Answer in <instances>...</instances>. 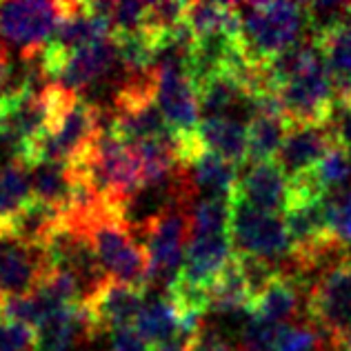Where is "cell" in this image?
Masks as SVG:
<instances>
[{"mask_svg": "<svg viewBox=\"0 0 351 351\" xmlns=\"http://www.w3.org/2000/svg\"><path fill=\"white\" fill-rule=\"evenodd\" d=\"M71 225L82 229L89 236L98 261L109 278H112V282L147 291L149 258H147L145 247L132 236L129 227L107 202L82 223Z\"/></svg>", "mask_w": 351, "mask_h": 351, "instance_id": "cell-1", "label": "cell"}, {"mask_svg": "<svg viewBox=\"0 0 351 351\" xmlns=\"http://www.w3.org/2000/svg\"><path fill=\"white\" fill-rule=\"evenodd\" d=\"M243 21V51L254 67H265L282 51L300 43L307 27L304 5L249 3L238 5Z\"/></svg>", "mask_w": 351, "mask_h": 351, "instance_id": "cell-2", "label": "cell"}, {"mask_svg": "<svg viewBox=\"0 0 351 351\" xmlns=\"http://www.w3.org/2000/svg\"><path fill=\"white\" fill-rule=\"evenodd\" d=\"M71 3H3L0 5V56L34 58L53 40Z\"/></svg>", "mask_w": 351, "mask_h": 351, "instance_id": "cell-3", "label": "cell"}, {"mask_svg": "<svg viewBox=\"0 0 351 351\" xmlns=\"http://www.w3.org/2000/svg\"><path fill=\"white\" fill-rule=\"evenodd\" d=\"M307 320L331 349L349 347L351 340V256L327 267L307 291Z\"/></svg>", "mask_w": 351, "mask_h": 351, "instance_id": "cell-4", "label": "cell"}, {"mask_svg": "<svg viewBox=\"0 0 351 351\" xmlns=\"http://www.w3.org/2000/svg\"><path fill=\"white\" fill-rule=\"evenodd\" d=\"M285 120L289 125H327L336 114L329 67L311 40L298 73L278 89Z\"/></svg>", "mask_w": 351, "mask_h": 351, "instance_id": "cell-5", "label": "cell"}, {"mask_svg": "<svg viewBox=\"0 0 351 351\" xmlns=\"http://www.w3.org/2000/svg\"><path fill=\"white\" fill-rule=\"evenodd\" d=\"M229 236H232L234 254L238 256L261 258L276 265L289 261L291 256V240L285 216L267 214L236 196L232 198Z\"/></svg>", "mask_w": 351, "mask_h": 351, "instance_id": "cell-6", "label": "cell"}, {"mask_svg": "<svg viewBox=\"0 0 351 351\" xmlns=\"http://www.w3.org/2000/svg\"><path fill=\"white\" fill-rule=\"evenodd\" d=\"M338 143L343 141L338 138L331 120L327 125H289L276 162L289 180L298 178L316 167L325 158V154Z\"/></svg>", "mask_w": 351, "mask_h": 351, "instance_id": "cell-7", "label": "cell"}, {"mask_svg": "<svg viewBox=\"0 0 351 351\" xmlns=\"http://www.w3.org/2000/svg\"><path fill=\"white\" fill-rule=\"evenodd\" d=\"M234 258V245L229 234L216 236H189L184 249V265L180 271L178 285L193 291L209 293L211 285Z\"/></svg>", "mask_w": 351, "mask_h": 351, "instance_id": "cell-8", "label": "cell"}, {"mask_svg": "<svg viewBox=\"0 0 351 351\" xmlns=\"http://www.w3.org/2000/svg\"><path fill=\"white\" fill-rule=\"evenodd\" d=\"M234 196L267 214H280L289 205V178L276 160L247 165Z\"/></svg>", "mask_w": 351, "mask_h": 351, "instance_id": "cell-9", "label": "cell"}, {"mask_svg": "<svg viewBox=\"0 0 351 351\" xmlns=\"http://www.w3.org/2000/svg\"><path fill=\"white\" fill-rule=\"evenodd\" d=\"M116 62L120 60H118V45L114 38L87 45V47L71 51L56 85L78 96V91L91 87L94 82L107 76L116 67Z\"/></svg>", "mask_w": 351, "mask_h": 351, "instance_id": "cell-10", "label": "cell"}, {"mask_svg": "<svg viewBox=\"0 0 351 351\" xmlns=\"http://www.w3.org/2000/svg\"><path fill=\"white\" fill-rule=\"evenodd\" d=\"M98 331L87 307H64L49 313L36 327V351H71L80 338H96Z\"/></svg>", "mask_w": 351, "mask_h": 351, "instance_id": "cell-11", "label": "cell"}, {"mask_svg": "<svg viewBox=\"0 0 351 351\" xmlns=\"http://www.w3.org/2000/svg\"><path fill=\"white\" fill-rule=\"evenodd\" d=\"M145 293L138 287H127V285L109 282L105 291L98 298L87 304L89 316L94 320L96 331H116L123 327H134L138 316L145 307Z\"/></svg>", "mask_w": 351, "mask_h": 351, "instance_id": "cell-12", "label": "cell"}, {"mask_svg": "<svg viewBox=\"0 0 351 351\" xmlns=\"http://www.w3.org/2000/svg\"><path fill=\"white\" fill-rule=\"evenodd\" d=\"M187 182L193 191V198H227L232 200L238 187V167L218 154L205 149L198 154L187 167Z\"/></svg>", "mask_w": 351, "mask_h": 351, "instance_id": "cell-13", "label": "cell"}, {"mask_svg": "<svg viewBox=\"0 0 351 351\" xmlns=\"http://www.w3.org/2000/svg\"><path fill=\"white\" fill-rule=\"evenodd\" d=\"M205 149L218 154L236 167L249 162V129L238 118H202L198 127Z\"/></svg>", "mask_w": 351, "mask_h": 351, "instance_id": "cell-14", "label": "cell"}, {"mask_svg": "<svg viewBox=\"0 0 351 351\" xmlns=\"http://www.w3.org/2000/svg\"><path fill=\"white\" fill-rule=\"evenodd\" d=\"M32 176V193L36 200L56 207L62 216L69 214L73 193H76V173L69 165L58 162H38L29 167Z\"/></svg>", "mask_w": 351, "mask_h": 351, "instance_id": "cell-15", "label": "cell"}, {"mask_svg": "<svg viewBox=\"0 0 351 351\" xmlns=\"http://www.w3.org/2000/svg\"><path fill=\"white\" fill-rule=\"evenodd\" d=\"M62 220H64V216L56 207L32 198L23 207L21 214L12 220V225L7 227V232L3 236H12L16 240H23L27 245L43 247L47 243V238L53 234V229H56Z\"/></svg>", "mask_w": 351, "mask_h": 351, "instance_id": "cell-16", "label": "cell"}, {"mask_svg": "<svg viewBox=\"0 0 351 351\" xmlns=\"http://www.w3.org/2000/svg\"><path fill=\"white\" fill-rule=\"evenodd\" d=\"M34 198L29 167L23 160H9L0 167V236L7 232L12 220Z\"/></svg>", "mask_w": 351, "mask_h": 351, "instance_id": "cell-17", "label": "cell"}, {"mask_svg": "<svg viewBox=\"0 0 351 351\" xmlns=\"http://www.w3.org/2000/svg\"><path fill=\"white\" fill-rule=\"evenodd\" d=\"M252 302L254 298H252V291H249L243 265H240V258L234 254V258L229 261L223 274L211 285L209 309H214L218 313H238V311L247 313L249 307H252Z\"/></svg>", "mask_w": 351, "mask_h": 351, "instance_id": "cell-18", "label": "cell"}, {"mask_svg": "<svg viewBox=\"0 0 351 351\" xmlns=\"http://www.w3.org/2000/svg\"><path fill=\"white\" fill-rule=\"evenodd\" d=\"M249 162H269L278 156L285 136H287L289 123L282 114L276 112H256L249 120Z\"/></svg>", "mask_w": 351, "mask_h": 351, "instance_id": "cell-19", "label": "cell"}, {"mask_svg": "<svg viewBox=\"0 0 351 351\" xmlns=\"http://www.w3.org/2000/svg\"><path fill=\"white\" fill-rule=\"evenodd\" d=\"M182 316L169 295H156L154 300L145 302L141 316L136 320V329L149 345L173 336L182 327Z\"/></svg>", "mask_w": 351, "mask_h": 351, "instance_id": "cell-20", "label": "cell"}, {"mask_svg": "<svg viewBox=\"0 0 351 351\" xmlns=\"http://www.w3.org/2000/svg\"><path fill=\"white\" fill-rule=\"evenodd\" d=\"M300 178L309 184L313 191H318L320 196H325L331 189L347 187L351 178V147L345 143H338L336 147L325 154L316 167L311 171L302 173Z\"/></svg>", "mask_w": 351, "mask_h": 351, "instance_id": "cell-21", "label": "cell"}, {"mask_svg": "<svg viewBox=\"0 0 351 351\" xmlns=\"http://www.w3.org/2000/svg\"><path fill=\"white\" fill-rule=\"evenodd\" d=\"M232 223V200L227 198H196L189 209V236L229 234Z\"/></svg>", "mask_w": 351, "mask_h": 351, "instance_id": "cell-22", "label": "cell"}, {"mask_svg": "<svg viewBox=\"0 0 351 351\" xmlns=\"http://www.w3.org/2000/svg\"><path fill=\"white\" fill-rule=\"evenodd\" d=\"M325 58L331 78L351 80V18L334 32L313 40Z\"/></svg>", "mask_w": 351, "mask_h": 351, "instance_id": "cell-23", "label": "cell"}, {"mask_svg": "<svg viewBox=\"0 0 351 351\" xmlns=\"http://www.w3.org/2000/svg\"><path fill=\"white\" fill-rule=\"evenodd\" d=\"M329 234L343 247L351 245V184L331 189L322 196Z\"/></svg>", "mask_w": 351, "mask_h": 351, "instance_id": "cell-24", "label": "cell"}, {"mask_svg": "<svg viewBox=\"0 0 351 351\" xmlns=\"http://www.w3.org/2000/svg\"><path fill=\"white\" fill-rule=\"evenodd\" d=\"M304 18L311 40H318L349 21L351 3H309L304 5Z\"/></svg>", "mask_w": 351, "mask_h": 351, "instance_id": "cell-25", "label": "cell"}, {"mask_svg": "<svg viewBox=\"0 0 351 351\" xmlns=\"http://www.w3.org/2000/svg\"><path fill=\"white\" fill-rule=\"evenodd\" d=\"M43 318V309L34 293H16L0 298V320L36 329Z\"/></svg>", "mask_w": 351, "mask_h": 351, "instance_id": "cell-26", "label": "cell"}, {"mask_svg": "<svg viewBox=\"0 0 351 351\" xmlns=\"http://www.w3.org/2000/svg\"><path fill=\"white\" fill-rule=\"evenodd\" d=\"M152 3H138V0H123V3H114L112 7V21L114 36H129L145 29L147 14H149Z\"/></svg>", "mask_w": 351, "mask_h": 351, "instance_id": "cell-27", "label": "cell"}, {"mask_svg": "<svg viewBox=\"0 0 351 351\" xmlns=\"http://www.w3.org/2000/svg\"><path fill=\"white\" fill-rule=\"evenodd\" d=\"M0 351H36V329L0 320Z\"/></svg>", "mask_w": 351, "mask_h": 351, "instance_id": "cell-28", "label": "cell"}, {"mask_svg": "<svg viewBox=\"0 0 351 351\" xmlns=\"http://www.w3.org/2000/svg\"><path fill=\"white\" fill-rule=\"evenodd\" d=\"M109 351H152V345L141 336L136 327H123L112 331Z\"/></svg>", "mask_w": 351, "mask_h": 351, "instance_id": "cell-29", "label": "cell"}, {"mask_svg": "<svg viewBox=\"0 0 351 351\" xmlns=\"http://www.w3.org/2000/svg\"><path fill=\"white\" fill-rule=\"evenodd\" d=\"M187 351H234V349L216 329L200 327V331L196 334V338L191 340Z\"/></svg>", "mask_w": 351, "mask_h": 351, "instance_id": "cell-30", "label": "cell"}, {"mask_svg": "<svg viewBox=\"0 0 351 351\" xmlns=\"http://www.w3.org/2000/svg\"><path fill=\"white\" fill-rule=\"evenodd\" d=\"M7 67L9 60L0 56V116H3L5 107L9 103V87H7Z\"/></svg>", "mask_w": 351, "mask_h": 351, "instance_id": "cell-31", "label": "cell"}, {"mask_svg": "<svg viewBox=\"0 0 351 351\" xmlns=\"http://www.w3.org/2000/svg\"><path fill=\"white\" fill-rule=\"evenodd\" d=\"M0 298H3V291H0Z\"/></svg>", "mask_w": 351, "mask_h": 351, "instance_id": "cell-32", "label": "cell"}]
</instances>
